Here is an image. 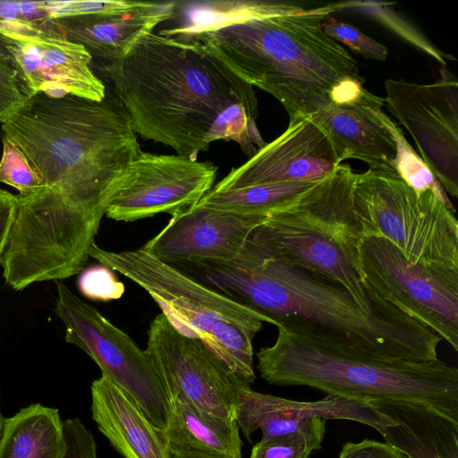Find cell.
Returning <instances> with one entry per match:
<instances>
[{
  "mask_svg": "<svg viewBox=\"0 0 458 458\" xmlns=\"http://www.w3.org/2000/svg\"><path fill=\"white\" fill-rule=\"evenodd\" d=\"M96 68L143 140L192 159L216 140H233L250 157L267 144L253 87L195 41L153 32L122 59Z\"/></svg>",
  "mask_w": 458,
  "mask_h": 458,
  "instance_id": "6da1fadb",
  "label": "cell"
},
{
  "mask_svg": "<svg viewBox=\"0 0 458 458\" xmlns=\"http://www.w3.org/2000/svg\"><path fill=\"white\" fill-rule=\"evenodd\" d=\"M203 284L272 318L276 327L354 345L387 359H437L441 337L410 315L363 310L342 284L250 235L229 262L195 264Z\"/></svg>",
  "mask_w": 458,
  "mask_h": 458,
  "instance_id": "7a4b0ae2",
  "label": "cell"
},
{
  "mask_svg": "<svg viewBox=\"0 0 458 458\" xmlns=\"http://www.w3.org/2000/svg\"><path fill=\"white\" fill-rule=\"evenodd\" d=\"M354 1L251 18L187 39L199 43L233 74L275 97L289 123L310 118L364 89L357 61L323 28Z\"/></svg>",
  "mask_w": 458,
  "mask_h": 458,
  "instance_id": "3957f363",
  "label": "cell"
},
{
  "mask_svg": "<svg viewBox=\"0 0 458 458\" xmlns=\"http://www.w3.org/2000/svg\"><path fill=\"white\" fill-rule=\"evenodd\" d=\"M1 131L43 186L99 223L141 151L127 113L107 89L100 101L37 93L2 123Z\"/></svg>",
  "mask_w": 458,
  "mask_h": 458,
  "instance_id": "277c9868",
  "label": "cell"
},
{
  "mask_svg": "<svg viewBox=\"0 0 458 458\" xmlns=\"http://www.w3.org/2000/svg\"><path fill=\"white\" fill-rule=\"evenodd\" d=\"M261 377L280 386H304L374 404L410 403L458 422V369L439 359H387L362 348L277 327L257 353Z\"/></svg>",
  "mask_w": 458,
  "mask_h": 458,
  "instance_id": "5b68a950",
  "label": "cell"
},
{
  "mask_svg": "<svg viewBox=\"0 0 458 458\" xmlns=\"http://www.w3.org/2000/svg\"><path fill=\"white\" fill-rule=\"evenodd\" d=\"M356 174L350 165H339L266 216L250 235L287 260L344 285L368 313L404 312L363 283L359 249L364 233L352 197Z\"/></svg>",
  "mask_w": 458,
  "mask_h": 458,
  "instance_id": "8992f818",
  "label": "cell"
},
{
  "mask_svg": "<svg viewBox=\"0 0 458 458\" xmlns=\"http://www.w3.org/2000/svg\"><path fill=\"white\" fill-rule=\"evenodd\" d=\"M89 255L143 288L178 331L199 339L242 380L253 383L252 341L264 323L276 326L272 318L158 259L142 247L112 251L95 242Z\"/></svg>",
  "mask_w": 458,
  "mask_h": 458,
  "instance_id": "52a82bcc",
  "label": "cell"
},
{
  "mask_svg": "<svg viewBox=\"0 0 458 458\" xmlns=\"http://www.w3.org/2000/svg\"><path fill=\"white\" fill-rule=\"evenodd\" d=\"M352 197L364 236H381L407 259L426 267L458 271V222L432 191H417L397 173L356 174Z\"/></svg>",
  "mask_w": 458,
  "mask_h": 458,
  "instance_id": "ba28073f",
  "label": "cell"
},
{
  "mask_svg": "<svg viewBox=\"0 0 458 458\" xmlns=\"http://www.w3.org/2000/svg\"><path fill=\"white\" fill-rule=\"evenodd\" d=\"M56 290L55 313L64 326L65 341L86 352L102 376L125 391L148 420L165 431L171 400L146 350L61 281Z\"/></svg>",
  "mask_w": 458,
  "mask_h": 458,
  "instance_id": "9c48e42d",
  "label": "cell"
},
{
  "mask_svg": "<svg viewBox=\"0 0 458 458\" xmlns=\"http://www.w3.org/2000/svg\"><path fill=\"white\" fill-rule=\"evenodd\" d=\"M359 254L364 284L458 351V271L412 263L381 236H364Z\"/></svg>",
  "mask_w": 458,
  "mask_h": 458,
  "instance_id": "30bf717a",
  "label": "cell"
},
{
  "mask_svg": "<svg viewBox=\"0 0 458 458\" xmlns=\"http://www.w3.org/2000/svg\"><path fill=\"white\" fill-rule=\"evenodd\" d=\"M146 352L172 401L234 419L240 390L250 386L199 339L178 331L160 313L150 323Z\"/></svg>",
  "mask_w": 458,
  "mask_h": 458,
  "instance_id": "8fae6325",
  "label": "cell"
},
{
  "mask_svg": "<svg viewBox=\"0 0 458 458\" xmlns=\"http://www.w3.org/2000/svg\"><path fill=\"white\" fill-rule=\"evenodd\" d=\"M385 101L445 192L458 197V81L445 66L430 84L386 80Z\"/></svg>",
  "mask_w": 458,
  "mask_h": 458,
  "instance_id": "7c38bea8",
  "label": "cell"
},
{
  "mask_svg": "<svg viewBox=\"0 0 458 458\" xmlns=\"http://www.w3.org/2000/svg\"><path fill=\"white\" fill-rule=\"evenodd\" d=\"M217 166L183 155L142 150L120 179L106 216L132 222L197 205L213 188Z\"/></svg>",
  "mask_w": 458,
  "mask_h": 458,
  "instance_id": "4fadbf2b",
  "label": "cell"
},
{
  "mask_svg": "<svg viewBox=\"0 0 458 458\" xmlns=\"http://www.w3.org/2000/svg\"><path fill=\"white\" fill-rule=\"evenodd\" d=\"M341 163L321 129L311 118L289 123L275 140L267 143L250 159L232 168L210 190L215 192L255 185L318 182Z\"/></svg>",
  "mask_w": 458,
  "mask_h": 458,
  "instance_id": "5bb4252c",
  "label": "cell"
},
{
  "mask_svg": "<svg viewBox=\"0 0 458 458\" xmlns=\"http://www.w3.org/2000/svg\"><path fill=\"white\" fill-rule=\"evenodd\" d=\"M264 217L195 205L172 216L142 248L171 265L229 262L239 254L251 230Z\"/></svg>",
  "mask_w": 458,
  "mask_h": 458,
  "instance_id": "9a60e30c",
  "label": "cell"
},
{
  "mask_svg": "<svg viewBox=\"0 0 458 458\" xmlns=\"http://www.w3.org/2000/svg\"><path fill=\"white\" fill-rule=\"evenodd\" d=\"M4 38L33 95L96 101L106 97V87L92 68L91 55L64 34Z\"/></svg>",
  "mask_w": 458,
  "mask_h": 458,
  "instance_id": "2e32d148",
  "label": "cell"
},
{
  "mask_svg": "<svg viewBox=\"0 0 458 458\" xmlns=\"http://www.w3.org/2000/svg\"><path fill=\"white\" fill-rule=\"evenodd\" d=\"M385 102L364 88L354 99L333 103L310 118L326 134L340 163L358 159L369 169L397 173L396 140L383 119Z\"/></svg>",
  "mask_w": 458,
  "mask_h": 458,
  "instance_id": "e0dca14e",
  "label": "cell"
},
{
  "mask_svg": "<svg viewBox=\"0 0 458 458\" xmlns=\"http://www.w3.org/2000/svg\"><path fill=\"white\" fill-rule=\"evenodd\" d=\"M234 418L248 439L253 432L260 429V440L292 433L311 418L353 420L369 425L378 432L394 423L373 405L355 400L327 394L319 401H293L258 393L250 386L240 390Z\"/></svg>",
  "mask_w": 458,
  "mask_h": 458,
  "instance_id": "ac0fdd59",
  "label": "cell"
},
{
  "mask_svg": "<svg viewBox=\"0 0 458 458\" xmlns=\"http://www.w3.org/2000/svg\"><path fill=\"white\" fill-rule=\"evenodd\" d=\"M179 2L136 1L131 7L55 19L65 38L81 45L98 63L124 57L161 22L177 15Z\"/></svg>",
  "mask_w": 458,
  "mask_h": 458,
  "instance_id": "d6986e66",
  "label": "cell"
},
{
  "mask_svg": "<svg viewBox=\"0 0 458 458\" xmlns=\"http://www.w3.org/2000/svg\"><path fill=\"white\" fill-rule=\"evenodd\" d=\"M90 390L92 419L123 458H169L163 430L125 391L104 376L92 382Z\"/></svg>",
  "mask_w": 458,
  "mask_h": 458,
  "instance_id": "ffe728a7",
  "label": "cell"
},
{
  "mask_svg": "<svg viewBox=\"0 0 458 458\" xmlns=\"http://www.w3.org/2000/svg\"><path fill=\"white\" fill-rule=\"evenodd\" d=\"M371 405L394 422L379 433L407 458H458V422L410 403Z\"/></svg>",
  "mask_w": 458,
  "mask_h": 458,
  "instance_id": "44dd1931",
  "label": "cell"
},
{
  "mask_svg": "<svg viewBox=\"0 0 458 458\" xmlns=\"http://www.w3.org/2000/svg\"><path fill=\"white\" fill-rule=\"evenodd\" d=\"M164 437L167 444L223 458H242V441L234 419L208 412L193 404L172 401Z\"/></svg>",
  "mask_w": 458,
  "mask_h": 458,
  "instance_id": "7402d4cb",
  "label": "cell"
},
{
  "mask_svg": "<svg viewBox=\"0 0 458 458\" xmlns=\"http://www.w3.org/2000/svg\"><path fill=\"white\" fill-rule=\"evenodd\" d=\"M65 453L58 409L33 403L4 419L0 458H64Z\"/></svg>",
  "mask_w": 458,
  "mask_h": 458,
  "instance_id": "603a6c76",
  "label": "cell"
},
{
  "mask_svg": "<svg viewBox=\"0 0 458 458\" xmlns=\"http://www.w3.org/2000/svg\"><path fill=\"white\" fill-rule=\"evenodd\" d=\"M315 182L255 185L220 192L209 191L197 205L238 215L266 216L290 203Z\"/></svg>",
  "mask_w": 458,
  "mask_h": 458,
  "instance_id": "cb8c5ba5",
  "label": "cell"
},
{
  "mask_svg": "<svg viewBox=\"0 0 458 458\" xmlns=\"http://www.w3.org/2000/svg\"><path fill=\"white\" fill-rule=\"evenodd\" d=\"M326 421L311 418L292 433L260 440L252 447L250 458H309L321 448Z\"/></svg>",
  "mask_w": 458,
  "mask_h": 458,
  "instance_id": "d4e9b609",
  "label": "cell"
},
{
  "mask_svg": "<svg viewBox=\"0 0 458 458\" xmlns=\"http://www.w3.org/2000/svg\"><path fill=\"white\" fill-rule=\"evenodd\" d=\"M383 119L396 140V171L399 176L417 191L432 190L451 209L455 210L441 184L407 142L399 125L385 112H383Z\"/></svg>",
  "mask_w": 458,
  "mask_h": 458,
  "instance_id": "484cf974",
  "label": "cell"
},
{
  "mask_svg": "<svg viewBox=\"0 0 458 458\" xmlns=\"http://www.w3.org/2000/svg\"><path fill=\"white\" fill-rule=\"evenodd\" d=\"M33 93L0 34V123L21 107Z\"/></svg>",
  "mask_w": 458,
  "mask_h": 458,
  "instance_id": "4316f807",
  "label": "cell"
},
{
  "mask_svg": "<svg viewBox=\"0 0 458 458\" xmlns=\"http://www.w3.org/2000/svg\"><path fill=\"white\" fill-rule=\"evenodd\" d=\"M1 139L0 182L15 188L19 195H28L41 188V180L24 154L7 138Z\"/></svg>",
  "mask_w": 458,
  "mask_h": 458,
  "instance_id": "83f0119b",
  "label": "cell"
},
{
  "mask_svg": "<svg viewBox=\"0 0 458 458\" xmlns=\"http://www.w3.org/2000/svg\"><path fill=\"white\" fill-rule=\"evenodd\" d=\"M323 28L333 39L340 44L343 43L365 58L384 61L388 55V48L386 46L351 24L328 16L323 21Z\"/></svg>",
  "mask_w": 458,
  "mask_h": 458,
  "instance_id": "f1b7e54d",
  "label": "cell"
},
{
  "mask_svg": "<svg viewBox=\"0 0 458 458\" xmlns=\"http://www.w3.org/2000/svg\"><path fill=\"white\" fill-rule=\"evenodd\" d=\"M78 288L83 296L100 301L118 300L125 292L114 271L102 264L84 268L78 278Z\"/></svg>",
  "mask_w": 458,
  "mask_h": 458,
  "instance_id": "f546056e",
  "label": "cell"
},
{
  "mask_svg": "<svg viewBox=\"0 0 458 458\" xmlns=\"http://www.w3.org/2000/svg\"><path fill=\"white\" fill-rule=\"evenodd\" d=\"M136 1H40L41 8L51 19L82 16L131 7Z\"/></svg>",
  "mask_w": 458,
  "mask_h": 458,
  "instance_id": "4dcf8cb0",
  "label": "cell"
},
{
  "mask_svg": "<svg viewBox=\"0 0 458 458\" xmlns=\"http://www.w3.org/2000/svg\"><path fill=\"white\" fill-rule=\"evenodd\" d=\"M63 427L66 441L64 458H98L95 438L80 419H66Z\"/></svg>",
  "mask_w": 458,
  "mask_h": 458,
  "instance_id": "1f68e13d",
  "label": "cell"
},
{
  "mask_svg": "<svg viewBox=\"0 0 458 458\" xmlns=\"http://www.w3.org/2000/svg\"><path fill=\"white\" fill-rule=\"evenodd\" d=\"M338 458H407L388 443L364 439L360 442L345 443Z\"/></svg>",
  "mask_w": 458,
  "mask_h": 458,
  "instance_id": "d6a6232c",
  "label": "cell"
},
{
  "mask_svg": "<svg viewBox=\"0 0 458 458\" xmlns=\"http://www.w3.org/2000/svg\"><path fill=\"white\" fill-rule=\"evenodd\" d=\"M16 202V195L7 191L0 190V257L8 236Z\"/></svg>",
  "mask_w": 458,
  "mask_h": 458,
  "instance_id": "836d02e7",
  "label": "cell"
},
{
  "mask_svg": "<svg viewBox=\"0 0 458 458\" xmlns=\"http://www.w3.org/2000/svg\"><path fill=\"white\" fill-rule=\"evenodd\" d=\"M169 458H223L191 450L181 449L166 443Z\"/></svg>",
  "mask_w": 458,
  "mask_h": 458,
  "instance_id": "e575fe53",
  "label": "cell"
},
{
  "mask_svg": "<svg viewBox=\"0 0 458 458\" xmlns=\"http://www.w3.org/2000/svg\"><path fill=\"white\" fill-rule=\"evenodd\" d=\"M4 420V418L2 415L1 407H0V435H1L2 428H3Z\"/></svg>",
  "mask_w": 458,
  "mask_h": 458,
  "instance_id": "d590c367",
  "label": "cell"
}]
</instances>
